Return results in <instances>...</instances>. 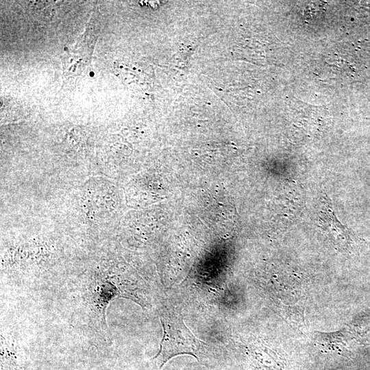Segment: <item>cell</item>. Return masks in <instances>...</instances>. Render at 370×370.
Listing matches in <instances>:
<instances>
[{
  "label": "cell",
  "mask_w": 370,
  "mask_h": 370,
  "mask_svg": "<svg viewBox=\"0 0 370 370\" xmlns=\"http://www.w3.org/2000/svg\"><path fill=\"white\" fill-rule=\"evenodd\" d=\"M160 321L163 336L156 357L160 367L178 355L189 354L197 359L201 356L205 344L195 337L179 314L167 310L162 314Z\"/></svg>",
  "instance_id": "cell-1"
},
{
  "label": "cell",
  "mask_w": 370,
  "mask_h": 370,
  "mask_svg": "<svg viewBox=\"0 0 370 370\" xmlns=\"http://www.w3.org/2000/svg\"><path fill=\"white\" fill-rule=\"evenodd\" d=\"M96 38L93 32L87 29L74 47L69 48L62 58L65 75L75 77L86 73L90 67Z\"/></svg>",
  "instance_id": "cell-2"
},
{
  "label": "cell",
  "mask_w": 370,
  "mask_h": 370,
  "mask_svg": "<svg viewBox=\"0 0 370 370\" xmlns=\"http://www.w3.org/2000/svg\"><path fill=\"white\" fill-rule=\"evenodd\" d=\"M322 206L319 219L322 226L333 236L338 237L339 240L342 241L348 240L349 238V232L346 227L337 219L335 213L333 212L332 206L328 199L323 200Z\"/></svg>",
  "instance_id": "cell-3"
}]
</instances>
